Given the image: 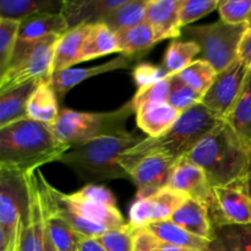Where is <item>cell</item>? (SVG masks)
I'll use <instances>...</instances> for the list:
<instances>
[{"mask_svg":"<svg viewBox=\"0 0 251 251\" xmlns=\"http://www.w3.org/2000/svg\"><path fill=\"white\" fill-rule=\"evenodd\" d=\"M200 55V47L191 41H172L164 54L162 66L169 75H178Z\"/></svg>","mask_w":251,"mask_h":251,"instance_id":"cell-32","label":"cell"},{"mask_svg":"<svg viewBox=\"0 0 251 251\" xmlns=\"http://www.w3.org/2000/svg\"><path fill=\"white\" fill-rule=\"evenodd\" d=\"M183 114L168 103H147L135 109L136 124L149 137H158Z\"/></svg>","mask_w":251,"mask_h":251,"instance_id":"cell-20","label":"cell"},{"mask_svg":"<svg viewBox=\"0 0 251 251\" xmlns=\"http://www.w3.org/2000/svg\"><path fill=\"white\" fill-rule=\"evenodd\" d=\"M69 150L48 125L28 118L0 127V168L31 174L43 164L59 162Z\"/></svg>","mask_w":251,"mask_h":251,"instance_id":"cell-1","label":"cell"},{"mask_svg":"<svg viewBox=\"0 0 251 251\" xmlns=\"http://www.w3.org/2000/svg\"><path fill=\"white\" fill-rule=\"evenodd\" d=\"M218 5L220 0H183L180 9L181 27H188L191 22L206 16L218 9Z\"/></svg>","mask_w":251,"mask_h":251,"instance_id":"cell-40","label":"cell"},{"mask_svg":"<svg viewBox=\"0 0 251 251\" xmlns=\"http://www.w3.org/2000/svg\"><path fill=\"white\" fill-rule=\"evenodd\" d=\"M203 169L212 188L239 186L251 169V149L225 120L186 156Z\"/></svg>","mask_w":251,"mask_h":251,"instance_id":"cell-2","label":"cell"},{"mask_svg":"<svg viewBox=\"0 0 251 251\" xmlns=\"http://www.w3.org/2000/svg\"><path fill=\"white\" fill-rule=\"evenodd\" d=\"M208 212L213 228L251 226V200L239 186H215Z\"/></svg>","mask_w":251,"mask_h":251,"instance_id":"cell-11","label":"cell"},{"mask_svg":"<svg viewBox=\"0 0 251 251\" xmlns=\"http://www.w3.org/2000/svg\"><path fill=\"white\" fill-rule=\"evenodd\" d=\"M247 25H248V28L251 29V14H250L249 19H248V22H247Z\"/></svg>","mask_w":251,"mask_h":251,"instance_id":"cell-50","label":"cell"},{"mask_svg":"<svg viewBox=\"0 0 251 251\" xmlns=\"http://www.w3.org/2000/svg\"><path fill=\"white\" fill-rule=\"evenodd\" d=\"M222 122L201 103L184 112L171 129L158 137H146L142 142L127 150L119 158V164L127 169L149 154H163L179 161Z\"/></svg>","mask_w":251,"mask_h":251,"instance_id":"cell-3","label":"cell"},{"mask_svg":"<svg viewBox=\"0 0 251 251\" xmlns=\"http://www.w3.org/2000/svg\"><path fill=\"white\" fill-rule=\"evenodd\" d=\"M78 251H107L96 238H82Z\"/></svg>","mask_w":251,"mask_h":251,"instance_id":"cell-45","label":"cell"},{"mask_svg":"<svg viewBox=\"0 0 251 251\" xmlns=\"http://www.w3.org/2000/svg\"><path fill=\"white\" fill-rule=\"evenodd\" d=\"M202 96L189 87L176 75H173L171 81V92H169L168 104L184 113L190 108L201 103Z\"/></svg>","mask_w":251,"mask_h":251,"instance_id":"cell-36","label":"cell"},{"mask_svg":"<svg viewBox=\"0 0 251 251\" xmlns=\"http://www.w3.org/2000/svg\"><path fill=\"white\" fill-rule=\"evenodd\" d=\"M172 77L173 75L158 81L154 85L137 88L136 93L131 98L135 109L139 108L140 105L147 104V103H168Z\"/></svg>","mask_w":251,"mask_h":251,"instance_id":"cell-37","label":"cell"},{"mask_svg":"<svg viewBox=\"0 0 251 251\" xmlns=\"http://www.w3.org/2000/svg\"><path fill=\"white\" fill-rule=\"evenodd\" d=\"M225 122L233 127L238 136L251 149V71L248 74L239 98Z\"/></svg>","mask_w":251,"mask_h":251,"instance_id":"cell-31","label":"cell"},{"mask_svg":"<svg viewBox=\"0 0 251 251\" xmlns=\"http://www.w3.org/2000/svg\"><path fill=\"white\" fill-rule=\"evenodd\" d=\"M58 100L49 81L41 82L27 103V118L42 124H54L60 113Z\"/></svg>","mask_w":251,"mask_h":251,"instance_id":"cell-25","label":"cell"},{"mask_svg":"<svg viewBox=\"0 0 251 251\" xmlns=\"http://www.w3.org/2000/svg\"><path fill=\"white\" fill-rule=\"evenodd\" d=\"M188 196L171 188H164L154 195L136 199L129 211V226L132 230L159 221L171 220Z\"/></svg>","mask_w":251,"mask_h":251,"instance_id":"cell-13","label":"cell"},{"mask_svg":"<svg viewBox=\"0 0 251 251\" xmlns=\"http://www.w3.org/2000/svg\"><path fill=\"white\" fill-rule=\"evenodd\" d=\"M107 251H134V230L129 225L123 229H110L96 238Z\"/></svg>","mask_w":251,"mask_h":251,"instance_id":"cell-39","label":"cell"},{"mask_svg":"<svg viewBox=\"0 0 251 251\" xmlns=\"http://www.w3.org/2000/svg\"><path fill=\"white\" fill-rule=\"evenodd\" d=\"M221 21L230 25L247 24L251 14V0H223L218 5Z\"/></svg>","mask_w":251,"mask_h":251,"instance_id":"cell-38","label":"cell"},{"mask_svg":"<svg viewBox=\"0 0 251 251\" xmlns=\"http://www.w3.org/2000/svg\"><path fill=\"white\" fill-rule=\"evenodd\" d=\"M58 0H0V19L24 21L42 12H60Z\"/></svg>","mask_w":251,"mask_h":251,"instance_id":"cell-28","label":"cell"},{"mask_svg":"<svg viewBox=\"0 0 251 251\" xmlns=\"http://www.w3.org/2000/svg\"><path fill=\"white\" fill-rule=\"evenodd\" d=\"M125 0H66L60 12L65 17L69 28L80 25H95L103 20Z\"/></svg>","mask_w":251,"mask_h":251,"instance_id":"cell-18","label":"cell"},{"mask_svg":"<svg viewBox=\"0 0 251 251\" xmlns=\"http://www.w3.org/2000/svg\"><path fill=\"white\" fill-rule=\"evenodd\" d=\"M119 53L141 58L157 43L153 28L147 22L117 33Z\"/></svg>","mask_w":251,"mask_h":251,"instance_id":"cell-30","label":"cell"},{"mask_svg":"<svg viewBox=\"0 0 251 251\" xmlns=\"http://www.w3.org/2000/svg\"><path fill=\"white\" fill-rule=\"evenodd\" d=\"M43 251H58L54 247L53 242H51V238L49 235L48 230L46 229V226H44V249Z\"/></svg>","mask_w":251,"mask_h":251,"instance_id":"cell-47","label":"cell"},{"mask_svg":"<svg viewBox=\"0 0 251 251\" xmlns=\"http://www.w3.org/2000/svg\"><path fill=\"white\" fill-rule=\"evenodd\" d=\"M171 220L195 237L207 242H213L216 239L215 228L211 222L207 205L200 201L188 198L173 213Z\"/></svg>","mask_w":251,"mask_h":251,"instance_id":"cell-19","label":"cell"},{"mask_svg":"<svg viewBox=\"0 0 251 251\" xmlns=\"http://www.w3.org/2000/svg\"><path fill=\"white\" fill-rule=\"evenodd\" d=\"M41 81H29L0 95V127L27 118V103Z\"/></svg>","mask_w":251,"mask_h":251,"instance_id":"cell-21","label":"cell"},{"mask_svg":"<svg viewBox=\"0 0 251 251\" xmlns=\"http://www.w3.org/2000/svg\"><path fill=\"white\" fill-rule=\"evenodd\" d=\"M73 194L76 198L81 199V200L92 201V202L102 203V205L108 206H117V200H115L114 194L109 189L104 188L102 185H97V184H87L81 190Z\"/></svg>","mask_w":251,"mask_h":251,"instance_id":"cell-42","label":"cell"},{"mask_svg":"<svg viewBox=\"0 0 251 251\" xmlns=\"http://www.w3.org/2000/svg\"><path fill=\"white\" fill-rule=\"evenodd\" d=\"M112 53H119L117 33L103 22L91 25L90 31L83 42L78 61L82 63Z\"/></svg>","mask_w":251,"mask_h":251,"instance_id":"cell-24","label":"cell"},{"mask_svg":"<svg viewBox=\"0 0 251 251\" xmlns=\"http://www.w3.org/2000/svg\"><path fill=\"white\" fill-rule=\"evenodd\" d=\"M144 228H146L152 234L156 235V238H158L164 244L176 245V247H183L198 251H205L210 247L211 243H212L207 242L205 239H201L199 237H195L191 233H189L188 230L179 227L172 220L150 223V225H147Z\"/></svg>","mask_w":251,"mask_h":251,"instance_id":"cell-26","label":"cell"},{"mask_svg":"<svg viewBox=\"0 0 251 251\" xmlns=\"http://www.w3.org/2000/svg\"><path fill=\"white\" fill-rule=\"evenodd\" d=\"M176 76L189 87H191L203 97V95L207 92L208 88L215 81L217 71L207 61L196 59L193 64L180 71Z\"/></svg>","mask_w":251,"mask_h":251,"instance_id":"cell-33","label":"cell"},{"mask_svg":"<svg viewBox=\"0 0 251 251\" xmlns=\"http://www.w3.org/2000/svg\"><path fill=\"white\" fill-rule=\"evenodd\" d=\"M39 196H41V193H39ZM41 203L42 211H43L44 226H46V229L48 230L49 235H50L51 242H53L55 249L58 251H78L81 240H82V238L86 237L78 234L65 221L54 215L51 211H49L43 203L42 196Z\"/></svg>","mask_w":251,"mask_h":251,"instance_id":"cell-27","label":"cell"},{"mask_svg":"<svg viewBox=\"0 0 251 251\" xmlns=\"http://www.w3.org/2000/svg\"><path fill=\"white\" fill-rule=\"evenodd\" d=\"M239 188L249 196V199L251 200V169L249 171V173L247 174V176L244 178V180L242 181V184L239 185Z\"/></svg>","mask_w":251,"mask_h":251,"instance_id":"cell-46","label":"cell"},{"mask_svg":"<svg viewBox=\"0 0 251 251\" xmlns=\"http://www.w3.org/2000/svg\"><path fill=\"white\" fill-rule=\"evenodd\" d=\"M44 220L41 196L36 179V172L31 174V208L29 213L20 223L19 238L15 251H43Z\"/></svg>","mask_w":251,"mask_h":251,"instance_id":"cell-16","label":"cell"},{"mask_svg":"<svg viewBox=\"0 0 251 251\" xmlns=\"http://www.w3.org/2000/svg\"><path fill=\"white\" fill-rule=\"evenodd\" d=\"M69 29L61 12H42L21 21L19 39H38L51 34L63 36Z\"/></svg>","mask_w":251,"mask_h":251,"instance_id":"cell-23","label":"cell"},{"mask_svg":"<svg viewBox=\"0 0 251 251\" xmlns=\"http://www.w3.org/2000/svg\"><path fill=\"white\" fill-rule=\"evenodd\" d=\"M134 113L131 100L109 112L85 113L61 108L56 122L48 126L59 141L73 147L92 140L125 134L127 120Z\"/></svg>","mask_w":251,"mask_h":251,"instance_id":"cell-5","label":"cell"},{"mask_svg":"<svg viewBox=\"0 0 251 251\" xmlns=\"http://www.w3.org/2000/svg\"><path fill=\"white\" fill-rule=\"evenodd\" d=\"M91 25H80L70 28L60 36L55 47L53 61V73L73 68V65L80 63V54L83 42L90 31Z\"/></svg>","mask_w":251,"mask_h":251,"instance_id":"cell-22","label":"cell"},{"mask_svg":"<svg viewBox=\"0 0 251 251\" xmlns=\"http://www.w3.org/2000/svg\"><path fill=\"white\" fill-rule=\"evenodd\" d=\"M176 162L163 154H149L137 159L127 169V176L137 186L136 199L149 198L168 188Z\"/></svg>","mask_w":251,"mask_h":251,"instance_id":"cell-12","label":"cell"},{"mask_svg":"<svg viewBox=\"0 0 251 251\" xmlns=\"http://www.w3.org/2000/svg\"><path fill=\"white\" fill-rule=\"evenodd\" d=\"M238 59L244 64L248 70L251 71V29L249 28L247 29L239 44Z\"/></svg>","mask_w":251,"mask_h":251,"instance_id":"cell-44","label":"cell"},{"mask_svg":"<svg viewBox=\"0 0 251 251\" xmlns=\"http://www.w3.org/2000/svg\"><path fill=\"white\" fill-rule=\"evenodd\" d=\"M158 251H198L194 249H189V248H183V247H176V245H169L162 243V245L159 247Z\"/></svg>","mask_w":251,"mask_h":251,"instance_id":"cell-48","label":"cell"},{"mask_svg":"<svg viewBox=\"0 0 251 251\" xmlns=\"http://www.w3.org/2000/svg\"><path fill=\"white\" fill-rule=\"evenodd\" d=\"M145 139L146 137H142L136 131H127L123 135L92 140L70 147L59 162L73 169L80 179L91 184L129 178L125 169L119 164V158L125 151L135 147Z\"/></svg>","mask_w":251,"mask_h":251,"instance_id":"cell-4","label":"cell"},{"mask_svg":"<svg viewBox=\"0 0 251 251\" xmlns=\"http://www.w3.org/2000/svg\"><path fill=\"white\" fill-rule=\"evenodd\" d=\"M248 25H230L223 21L181 29L186 41L200 47V59L210 63L216 71L226 70L238 59V49Z\"/></svg>","mask_w":251,"mask_h":251,"instance_id":"cell-8","label":"cell"},{"mask_svg":"<svg viewBox=\"0 0 251 251\" xmlns=\"http://www.w3.org/2000/svg\"><path fill=\"white\" fill-rule=\"evenodd\" d=\"M39 184L44 189L47 194L55 201L58 205L63 206L66 210L76 213L80 217L100 226L107 230L110 229H123L126 228L129 223L125 222L124 217L122 216L120 211L117 206L102 205V203L92 202V201L81 200L76 198L74 194H64L61 191L56 190L55 188L50 185L48 181L44 179L43 174L37 171Z\"/></svg>","mask_w":251,"mask_h":251,"instance_id":"cell-10","label":"cell"},{"mask_svg":"<svg viewBox=\"0 0 251 251\" xmlns=\"http://www.w3.org/2000/svg\"><path fill=\"white\" fill-rule=\"evenodd\" d=\"M215 235L225 251H251V226H222L215 228Z\"/></svg>","mask_w":251,"mask_h":251,"instance_id":"cell-34","label":"cell"},{"mask_svg":"<svg viewBox=\"0 0 251 251\" xmlns=\"http://www.w3.org/2000/svg\"><path fill=\"white\" fill-rule=\"evenodd\" d=\"M156 251H158V250H156Z\"/></svg>","mask_w":251,"mask_h":251,"instance_id":"cell-51","label":"cell"},{"mask_svg":"<svg viewBox=\"0 0 251 251\" xmlns=\"http://www.w3.org/2000/svg\"><path fill=\"white\" fill-rule=\"evenodd\" d=\"M21 21L0 19V76L6 71L19 39Z\"/></svg>","mask_w":251,"mask_h":251,"instance_id":"cell-35","label":"cell"},{"mask_svg":"<svg viewBox=\"0 0 251 251\" xmlns=\"http://www.w3.org/2000/svg\"><path fill=\"white\" fill-rule=\"evenodd\" d=\"M162 242L146 228L134 230V251H156Z\"/></svg>","mask_w":251,"mask_h":251,"instance_id":"cell-43","label":"cell"},{"mask_svg":"<svg viewBox=\"0 0 251 251\" xmlns=\"http://www.w3.org/2000/svg\"><path fill=\"white\" fill-rule=\"evenodd\" d=\"M31 174L0 168V251L16 250L20 223L31 208Z\"/></svg>","mask_w":251,"mask_h":251,"instance_id":"cell-7","label":"cell"},{"mask_svg":"<svg viewBox=\"0 0 251 251\" xmlns=\"http://www.w3.org/2000/svg\"><path fill=\"white\" fill-rule=\"evenodd\" d=\"M205 251H225V250H223L222 247L218 244L217 240H213V242L210 244V247H208Z\"/></svg>","mask_w":251,"mask_h":251,"instance_id":"cell-49","label":"cell"},{"mask_svg":"<svg viewBox=\"0 0 251 251\" xmlns=\"http://www.w3.org/2000/svg\"><path fill=\"white\" fill-rule=\"evenodd\" d=\"M149 1L150 0H125L103 20V24L115 33L139 26L146 22Z\"/></svg>","mask_w":251,"mask_h":251,"instance_id":"cell-29","label":"cell"},{"mask_svg":"<svg viewBox=\"0 0 251 251\" xmlns=\"http://www.w3.org/2000/svg\"><path fill=\"white\" fill-rule=\"evenodd\" d=\"M59 38L58 34H51L38 39H17L9 66L0 76V95L29 81L48 82Z\"/></svg>","mask_w":251,"mask_h":251,"instance_id":"cell-6","label":"cell"},{"mask_svg":"<svg viewBox=\"0 0 251 251\" xmlns=\"http://www.w3.org/2000/svg\"><path fill=\"white\" fill-rule=\"evenodd\" d=\"M134 81L136 83L137 88L147 87V86H151L157 83L158 81L163 80V78L168 77L169 75L166 70H164L163 66L153 65V64L149 63H142L139 64L137 66H135L134 73Z\"/></svg>","mask_w":251,"mask_h":251,"instance_id":"cell-41","label":"cell"},{"mask_svg":"<svg viewBox=\"0 0 251 251\" xmlns=\"http://www.w3.org/2000/svg\"><path fill=\"white\" fill-rule=\"evenodd\" d=\"M168 188L184 194L188 198L208 205L212 200V185L201 167L186 157L179 159L176 164Z\"/></svg>","mask_w":251,"mask_h":251,"instance_id":"cell-14","label":"cell"},{"mask_svg":"<svg viewBox=\"0 0 251 251\" xmlns=\"http://www.w3.org/2000/svg\"><path fill=\"white\" fill-rule=\"evenodd\" d=\"M183 0H150L146 22L153 28L157 42L181 36L180 9Z\"/></svg>","mask_w":251,"mask_h":251,"instance_id":"cell-17","label":"cell"},{"mask_svg":"<svg viewBox=\"0 0 251 251\" xmlns=\"http://www.w3.org/2000/svg\"><path fill=\"white\" fill-rule=\"evenodd\" d=\"M248 74L249 70L237 59L226 70L217 74L211 87L203 95L201 104L218 119L225 120L242 93Z\"/></svg>","mask_w":251,"mask_h":251,"instance_id":"cell-9","label":"cell"},{"mask_svg":"<svg viewBox=\"0 0 251 251\" xmlns=\"http://www.w3.org/2000/svg\"><path fill=\"white\" fill-rule=\"evenodd\" d=\"M135 60H139V58L135 56L125 55L122 54L118 58L112 59V60L103 63L100 65L93 66V68H83V69H65V70L55 71L51 74L49 85L55 92L56 97L59 100H63L66 93L75 87L76 85L81 83L87 78L93 77V76L102 75L105 73H112L115 70H124V69L131 68Z\"/></svg>","mask_w":251,"mask_h":251,"instance_id":"cell-15","label":"cell"}]
</instances>
